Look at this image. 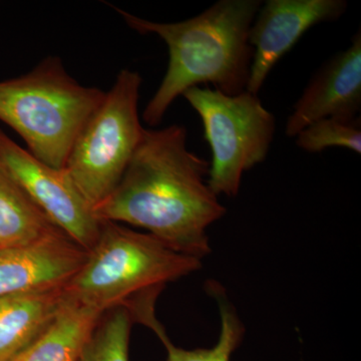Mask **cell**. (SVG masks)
<instances>
[{
	"label": "cell",
	"instance_id": "cell-1",
	"mask_svg": "<svg viewBox=\"0 0 361 361\" xmlns=\"http://www.w3.org/2000/svg\"><path fill=\"white\" fill-rule=\"evenodd\" d=\"M210 164L187 147V130H144L122 179L94 207L97 219L148 230L185 255L211 252L207 229L226 214L208 185Z\"/></svg>",
	"mask_w": 361,
	"mask_h": 361
},
{
	"label": "cell",
	"instance_id": "cell-2",
	"mask_svg": "<svg viewBox=\"0 0 361 361\" xmlns=\"http://www.w3.org/2000/svg\"><path fill=\"white\" fill-rule=\"evenodd\" d=\"M261 6L260 0H220L195 18L171 23L116 7L130 28L158 35L168 47L167 73L142 113L147 125L158 126L176 99L199 85L212 84L229 96L246 90L254 54L249 32Z\"/></svg>",
	"mask_w": 361,
	"mask_h": 361
},
{
	"label": "cell",
	"instance_id": "cell-3",
	"mask_svg": "<svg viewBox=\"0 0 361 361\" xmlns=\"http://www.w3.org/2000/svg\"><path fill=\"white\" fill-rule=\"evenodd\" d=\"M201 267L200 259L176 251L149 233L104 221L84 264L63 285V297L104 313L158 296L169 282Z\"/></svg>",
	"mask_w": 361,
	"mask_h": 361
},
{
	"label": "cell",
	"instance_id": "cell-4",
	"mask_svg": "<svg viewBox=\"0 0 361 361\" xmlns=\"http://www.w3.org/2000/svg\"><path fill=\"white\" fill-rule=\"evenodd\" d=\"M104 94L80 85L59 56H49L26 75L0 82V121L23 137L35 158L63 169Z\"/></svg>",
	"mask_w": 361,
	"mask_h": 361
},
{
	"label": "cell",
	"instance_id": "cell-5",
	"mask_svg": "<svg viewBox=\"0 0 361 361\" xmlns=\"http://www.w3.org/2000/svg\"><path fill=\"white\" fill-rule=\"evenodd\" d=\"M142 78L123 68L73 142L65 170L92 208L122 179L145 128L139 116Z\"/></svg>",
	"mask_w": 361,
	"mask_h": 361
},
{
	"label": "cell",
	"instance_id": "cell-6",
	"mask_svg": "<svg viewBox=\"0 0 361 361\" xmlns=\"http://www.w3.org/2000/svg\"><path fill=\"white\" fill-rule=\"evenodd\" d=\"M183 97L200 116L212 152L209 187L217 196H237L244 173L267 158L276 130L274 115L247 90L229 96L195 87Z\"/></svg>",
	"mask_w": 361,
	"mask_h": 361
},
{
	"label": "cell",
	"instance_id": "cell-7",
	"mask_svg": "<svg viewBox=\"0 0 361 361\" xmlns=\"http://www.w3.org/2000/svg\"><path fill=\"white\" fill-rule=\"evenodd\" d=\"M0 163L52 224L89 252L102 222L65 169L47 165L0 130Z\"/></svg>",
	"mask_w": 361,
	"mask_h": 361
},
{
	"label": "cell",
	"instance_id": "cell-8",
	"mask_svg": "<svg viewBox=\"0 0 361 361\" xmlns=\"http://www.w3.org/2000/svg\"><path fill=\"white\" fill-rule=\"evenodd\" d=\"M348 7L345 0H267L249 32L254 54L247 92L258 94L271 71L304 33L339 20Z\"/></svg>",
	"mask_w": 361,
	"mask_h": 361
},
{
	"label": "cell",
	"instance_id": "cell-9",
	"mask_svg": "<svg viewBox=\"0 0 361 361\" xmlns=\"http://www.w3.org/2000/svg\"><path fill=\"white\" fill-rule=\"evenodd\" d=\"M361 108V32L345 51L338 52L318 70L303 90L285 126V134L296 137L325 118L353 121Z\"/></svg>",
	"mask_w": 361,
	"mask_h": 361
},
{
	"label": "cell",
	"instance_id": "cell-10",
	"mask_svg": "<svg viewBox=\"0 0 361 361\" xmlns=\"http://www.w3.org/2000/svg\"><path fill=\"white\" fill-rule=\"evenodd\" d=\"M87 251L63 232L0 251V299L59 288L84 264Z\"/></svg>",
	"mask_w": 361,
	"mask_h": 361
},
{
	"label": "cell",
	"instance_id": "cell-11",
	"mask_svg": "<svg viewBox=\"0 0 361 361\" xmlns=\"http://www.w3.org/2000/svg\"><path fill=\"white\" fill-rule=\"evenodd\" d=\"M63 287L0 299V361H11L47 329L63 307Z\"/></svg>",
	"mask_w": 361,
	"mask_h": 361
},
{
	"label": "cell",
	"instance_id": "cell-12",
	"mask_svg": "<svg viewBox=\"0 0 361 361\" xmlns=\"http://www.w3.org/2000/svg\"><path fill=\"white\" fill-rule=\"evenodd\" d=\"M103 314L65 299L47 329L11 361H78Z\"/></svg>",
	"mask_w": 361,
	"mask_h": 361
},
{
	"label": "cell",
	"instance_id": "cell-13",
	"mask_svg": "<svg viewBox=\"0 0 361 361\" xmlns=\"http://www.w3.org/2000/svg\"><path fill=\"white\" fill-rule=\"evenodd\" d=\"M58 232L0 163V251L32 245Z\"/></svg>",
	"mask_w": 361,
	"mask_h": 361
},
{
	"label": "cell",
	"instance_id": "cell-14",
	"mask_svg": "<svg viewBox=\"0 0 361 361\" xmlns=\"http://www.w3.org/2000/svg\"><path fill=\"white\" fill-rule=\"evenodd\" d=\"M212 288V287H211ZM214 296L219 303L221 331L217 343L212 348L188 349L178 348L169 338L163 325L158 322L155 312L144 316L142 324L153 330L167 349L166 361H230L233 353L238 348L244 336V326L236 312L218 291L212 288Z\"/></svg>",
	"mask_w": 361,
	"mask_h": 361
},
{
	"label": "cell",
	"instance_id": "cell-15",
	"mask_svg": "<svg viewBox=\"0 0 361 361\" xmlns=\"http://www.w3.org/2000/svg\"><path fill=\"white\" fill-rule=\"evenodd\" d=\"M133 323L130 311L123 306L104 312L78 361H129Z\"/></svg>",
	"mask_w": 361,
	"mask_h": 361
},
{
	"label": "cell",
	"instance_id": "cell-16",
	"mask_svg": "<svg viewBox=\"0 0 361 361\" xmlns=\"http://www.w3.org/2000/svg\"><path fill=\"white\" fill-rule=\"evenodd\" d=\"M295 137L297 146L308 153H320L332 147H341L360 154V118L353 121L322 118L301 130Z\"/></svg>",
	"mask_w": 361,
	"mask_h": 361
}]
</instances>
